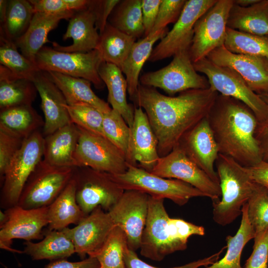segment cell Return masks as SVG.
<instances>
[{
    "label": "cell",
    "mask_w": 268,
    "mask_h": 268,
    "mask_svg": "<svg viewBox=\"0 0 268 268\" xmlns=\"http://www.w3.org/2000/svg\"><path fill=\"white\" fill-rule=\"evenodd\" d=\"M210 87L190 89L177 96H166L156 88L140 83L131 99L144 109L158 141V152L163 157L180 142L184 135L205 118L217 95Z\"/></svg>",
    "instance_id": "6da1fadb"
},
{
    "label": "cell",
    "mask_w": 268,
    "mask_h": 268,
    "mask_svg": "<svg viewBox=\"0 0 268 268\" xmlns=\"http://www.w3.org/2000/svg\"><path fill=\"white\" fill-rule=\"evenodd\" d=\"M206 118L219 153L246 167L262 160L255 136L258 121L246 104L218 94Z\"/></svg>",
    "instance_id": "7a4b0ae2"
},
{
    "label": "cell",
    "mask_w": 268,
    "mask_h": 268,
    "mask_svg": "<svg viewBox=\"0 0 268 268\" xmlns=\"http://www.w3.org/2000/svg\"><path fill=\"white\" fill-rule=\"evenodd\" d=\"M215 167L221 193V199L212 202V218L224 226L232 223L242 214L257 184L251 178L246 167L230 157L219 153Z\"/></svg>",
    "instance_id": "3957f363"
},
{
    "label": "cell",
    "mask_w": 268,
    "mask_h": 268,
    "mask_svg": "<svg viewBox=\"0 0 268 268\" xmlns=\"http://www.w3.org/2000/svg\"><path fill=\"white\" fill-rule=\"evenodd\" d=\"M110 174L113 180L124 191L135 190L152 197L167 199L179 206L185 205L192 198L206 197L204 193L187 183L162 178L129 164L124 173Z\"/></svg>",
    "instance_id": "277c9868"
},
{
    "label": "cell",
    "mask_w": 268,
    "mask_h": 268,
    "mask_svg": "<svg viewBox=\"0 0 268 268\" xmlns=\"http://www.w3.org/2000/svg\"><path fill=\"white\" fill-rule=\"evenodd\" d=\"M44 136L37 131L25 139L7 167L2 181L0 205L4 209L17 205L29 177L43 160Z\"/></svg>",
    "instance_id": "5b68a950"
},
{
    "label": "cell",
    "mask_w": 268,
    "mask_h": 268,
    "mask_svg": "<svg viewBox=\"0 0 268 268\" xmlns=\"http://www.w3.org/2000/svg\"><path fill=\"white\" fill-rule=\"evenodd\" d=\"M193 64L198 72L205 75L211 88L244 103L253 111L259 123L268 121V105L237 72L215 64L206 57Z\"/></svg>",
    "instance_id": "8992f818"
},
{
    "label": "cell",
    "mask_w": 268,
    "mask_h": 268,
    "mask_svg": "<svg viewBox=\"0 0 268 268\" xmlns=\"http://www.w3.org/2000/svg\"><path fill=\"white\" fill-rule=\"evenodd\" d=\"M103 62L97 49L86 53H68L43 46L35 58V64L40 70L84 78L92 83L98 89H102L105 86L99 74V68Z\"/></svg>",
    "instance_id": "52a82bcc"
},
{
    "label": "cell",
    "mask_w": 268,
    "mask_h": 268,
    "mask_svg": "<svg viewBox=\"0 0 268 268\" xmlns=\"http://www.w3.org/2000/svg\"><path fill=\"white\" fill-rule=\"evenodd\" d=\"M75 168L57 167L41 160L27 180L17 205L25 209L49 206L71 180Z\"/></svg>",
    "instance_id": "ba28073f"
},
{
    "label": "cell",
    "mask_w": 268,
    "mask_h": 268,
    "mask_svg": "<svg viewBox=\"0 0 268 268\" xmlns=\"http://www.w3.org/2000/svg\"><path fill=\"white\" fill-rule=\"evenodd\" d=\"M139 81L144 86L159 88L170 96L190 89L210 87L206 76L199 74L196 70L189 50L177 53L166 67L144 73L139 77Z\"/></svg>",
    "instance_id": "9c48e42d"
},
{
    "label": "cell",
    "mask_w": 268,
    "mask_h": 268,
    "mask_svg": "<svg viewBox=\"0 0 268 268\" xmlns=\"http://www.w3.org/2000/svg\"><path fill=\"white\" fill-rule=\"evenodd\" d=\"M73 178L77 202L86 215L98 206L108 212L125 191L113 180L110 173L88 167H75Z\"/></svg>",
    "instance_id": "30bf717a"
},
{
    "label": "cell",
    "mask_w": 268,
    "mask_h": 268,
    "mask_svg": "<svg viewBox=\"0 0 268 268\" xmlns=\"http://www.w3.org/2000/svg\"><path fill=\"white\" fill-rule=\"evenodd\" d=\"M164 200L150 197L139 248L141 255L157 262L177 251L184 250L173 236Z\"/></svg>",
    "instance_id": "8fae6325"
},
{
    "label": "cell",
    "mask_w": 268,
    "mask_h": 268,
    "mask_svg": "<svg viewBox=\"0 0 268 268\" xmlns=\"http://www.w3.org/2000/svg\"><path fill=\"white\" fill-rule=\"evenodd\" d=\"M78 128L79 135L74 155L77 167H88L113 174H122L127 170L125 155L113 143L104 136Z\"/></svg>",
    "instance_id": "7c38bea8"
},
{
    "label": "cell",
    "mask_w": 268,
    "mask_h": 268,
    "mask_svg": "<svg viewBox=\"0 0 268 268\" xmlns=\"http://www.w3.org/2000/svg\"><path fill=\"white\" fill-rule=\"evenodd\" d=\"M234 0H217L196 22L189 49L193 63L206 58L215 49L224 45L227 21Z\"/></svg>",
    "instance_id": "4fadbf2b"
},
{
    "label": "cell",
    "mask_w": 268,
    "mask_h": 268,
    "mask_svg": "<svg viewBox=\"0 0 268 268\" xmlns=\"http://www.w3.org/2000/svg\"><path fill=\"white\" fill-rule=\"evenodd\" d=\"M151 173L187 183L204 193L212 202L219 201L221 196L219 184L194 163L179 144L170 153L160 157Z\"/></svg>",
    "instance_id": "5bb4252c"
},
{
    "label": "cell",
    "mask_w": 268,
    "mask_h": 268,
    "mask_svg": "<svg viewBox=\"0 0 268 268\" xmlns=\"http://www.w3.org/2000/svg\"><path fill=\"white\" fill-rule=\"evenodd\" d=\"M217 0H188L172 29L155 46L148 61L155 62L171 56L178 52L189 50L197 21L206 12Z\"/></svg>",
    "instance_id": "9a60e30c"
},
{
    "label": "cell",
    "mask_w": 268,
    "mask_h": 268,
    "mask_svg": "<svg viewBox=\"0 0 268 268\" xmlns=\"http://www.w3.org/2000/svg\"><path fill=\"white\" fill-rule=\"evenodd\" d=\"M150 197L138 191H125L118 201L108 211L115 224L125 232L128 247L134 251L140 248Z\"/></svg>",
    "instance_id": "2e32d148"
},
{
    "label": "cell",
    "mask_w": 268,
    "mask_h": 268,
    "mask_svg": "<svg viewBox=\"0 0 268 268\" xmlns=\"http://www.w3.org/2000/svg\"><path fill=\"white\" fill-rule=\"evenodd\" d=\"M48 206L25 209L18 205L5 209L6 222L0 226V248L13 253L23 251L11 247L13 239L31 241L44 238L43 229L48 225Z\"/></svg>",
    "instance_id": "e0dca14e"
},
{
    "label": "cell",
    "mask_w": 268,
    "mask_h": 268,
    "mask_svg": "<svg viewBox=\"0 0 268 268\" xmlns=\"http://www.w3.org/2000/svg\"><path fill=\"white\" fill-rule=\"evenodd\" d=\"M116 226L109 213L98 206L75 226L62 231L72 241L75 253L83 260L86 256L94 257Z\"/></svg>",
    "instance_id": "ac0fdd59"
},
{
    "label": "cell",
    "mask_w": 268,
    "mask_h": 268,
    "mask_svg": "<svg viewBox=\"0 0 268 268\" xmlns=\"http://www.w3.org/2000/svg\"><path fill=\"white\" fill-rule=\"evenodd\" d=\"M206 58L217 65L235 71L257 94L268 93V58L235 54L224 45L213 50Z\"/></svg>",
    "instance_id": "d6986e66"
},
{
    "label": "cell",
    "mask_w": 268,
    "mask_h": 268,
    "mask_svg": "<svg viewBox=\"0 0 268 268\" xmlns=\"http://www.w3.org/2000/svg\"><path fill=\"white\" fill-rule=\"evenodd\" d=\"M125 157L128 164L150 172L160 157L156 136L146 113L140 107L134 108V119Z\"/></svg>",
    "instance_id": "ffe728a7"
},
{
    "label": "cell",
    "mask_w": 268,
    "mask_h": 268,
    "mask_svg": "<svg viewBox=\"0 0 268 268\" xmlns=\"http://www.w3.org/2000/svg\"><path fill=\"white\" fill-rule=\"evenodd\" d=\"M179 144L194 163L219 184L214 169L219 149L206 117L189 131Z\"/></svg>",
    "instance_id": "44dd1931"
},
{
    "label": "cell",
    "mask_w": 268,
    "mask_h": 268,
    "mask_svg": "<svg viewBox=\"0 0 268 268\" xmlns=\"http://www.w3.org/2000/svg\"><path fill=\"white\" fill-rule=\"evenodd\" d=\"M32 81L41 98V107L44 116V136L72 123L65 96L46 73L38 71Z\"/></svg>",
    "instance_id": "7402d4cb"
},
{
    "label": "cell",
    "mask_w": 268,
    "mask_h": 268,
    "mask_svg": "<svg viewBox=\"0 0 268 268\" xmlns=\"http://www.w3.org/2000/svg\"><path fill=\"white\" fill-rule=\"evenodd\" d=\"M90 3V2H89ZM96 15L92 8L88 6L76 11L69 19L64 40L72 38L73 43L67 46L52 42L56 50L68 53H86L96 49L100 38L96 27Z\"/></svg>",
    "instance_id": "603a6c76"
},
{
    "label": "cell",
    "mask_w": 268,
    "mask_h": 268,
    "mask_svg": "<svg viewBox=\"0 0 268 268\" xmlns=\"http://www.w3.org/2000/svg\"><path fill=\"white\" fill-rule=\"evenodd\" d=\"M75 12H35L25 33L14 42L21 54L35 64L37 53L45 43L51 42L48 39L49 33L57 26L61 20L70 19Z\"/></svg>",
    "instance_id": "cb8c5ba5"
},
{
    "label": "cell",
    "mask_w": 268,
    "mask_h": 268,
    "mask_svg": "<svg viewBox=\"0 0 268 268\" xmlns=\"http://www.w3.org/2000/svg\"><path fill=\"white\" fill-rule=\"evenodd\" d=\"M79 135L78 127L70 123L44 136L43 160L57 167H77L74 155Z\"/></svg>",
    "instance_id": "d4e9b609"
},
{
    "label": "cell",
    "mask_w": 268,
    "mask_h": 268,
    "mask_svg": "<svg viewBox=\"0 0 268 268\" xmlns=\"http://www.w3.org/2000/svg\"><path fill=\"white\" fill-rule=\"evenodd\" d=\"M86 216L77 202L75 182L72 177L48 206V229L62 230L70 224H78Z\"/></svg>",
    "instance_id": "484cf974"
},
{
    "label": "cell",
    "mask_w": 268,
    "mask_h": 268,
    "mask_svg": "<svg viewBox=\"0 0 268 268\" xmlns=\"http://www.w3.org/2000/svg\"><path fill=\"white\" fill-rule=\"evenodd\" d=\"M167 27L150 33L135 42L120 69L126 75L128 92L131 99L136 95L139 84V74L145 64L148 60L153 49V45L162 39L168 32Z\"/></svg>",
    "instance_id": "4316f807"
},
{
    "label": "cell",
    "mask_w": 268,
    "mask_h": 268,
    "mask_svg": "<svg viewBox=\"0 0 268 268\" xmlns=\"http://www.w3.org/2000/svg\"><path fill=\"white\" fill-rule=\"evenodd\" d=\"M45 72L63 94L68 105L87 103L103 114L112 110L108 103L93 91L89 81L54 71Z\"/></svg>",
    "instance_id": "83f0119b"
},
{
    "label": "cell",
    "mask_w": 268,
    "mask_h": 268,
    "mask_svg": "<svg viewBox=\"0 0 268 268\" xmlns=\"http://www.w3.org/2000/svg\"><path fill=\"white\" fill-rule=\"evenodd\" d=\"M227 27L244 33L268 37V0H259L247 7L234 2L229 13Z\"/></svg>",
    "instance_id": "f1b7e54d"
},
{
    "label": "cell",
    "mask_w": 268,
    "mask_h": 268,
    "mask_svg": "<svg viewBox=\"0 0 268 268\" xmlns=\"http://www.w3.org/2000/svg\"><path fill=\"white\" fill-rule=\"evenodd\" d=\"M99 74L107 87L108 101L112 108L120 113L131 128L134 109L127 102L128 83L121 69L114 64L104 61L100 66Z\"/></svg>",
    "instance_id": "f546056e"
},
{
    "label": "cell",
    "mask_w": 268,
    "mask_h": 268,
    "mask_svg": "<svg viewBox=\"0 0 268 268\" xmlns=\"http://www.w3.org/2000/svg\"><path fill=\"white\" fill-rule=\"evenodd\" d=\"M44 235L39 242L26 241L23 253L33 260L51 261L66 259L75 253L72 241L62 230L48 229L44 232Z\"/></svg>",
    "instance_id": "4dcf8cb0"
},
{
    "label": "cell",
    "mask_w": 268,
    "mask_h": 268,
    "mask_svg": "<svg viewBox=\"0 0 268 268\" xmlns=\"http://www.w3.org/2000/svg\"><path fill=\"white\" fill-rule=\"evenodd\" d=\"M44 120L32 105L0 109V129L25 139L44 127Z\"/></svg>",
    "instance_id": "1f68e13d"
},
{
    "label": "cell",
    "mask_w": 268,
    "mask_h": 268,
    "mask_svg": "<svg viewBox=\"0 0 268 268\" xmlns=\"http://www.w3.org/2000/svg\"><path fill=\"white\" fill-rule=\"evenodd\" d=\"M33 81L0 66V109L32 105L37 93Z\"/></svg>",
    "instance_id": "d6a6232c"
},
{
    "label": "cell",
    "mask_w": 268,
    "mask_h": 268,
    "mask_svg": "<svg viewBox=\"0 0 268 268\" xmlns=\"http://www.w3.org/2000/svg\"><path fill=\"white\" fill-rule=\"evenodd\" d=\"M100 38L96 49L103 61L120 68L127 58L136 39L130 36L107 22Z\"/></svg>",
    "instance_id": "836d02e7"
},
{
    "label": "cell",
    "mask_w": 268,
    "mask_h": 268,
    "mask_svg": "<svg viewBox=\"0 0 268 268\" xmlns=\"http://www.w3.org/2000/svg\"><path fill=\"white\" fill-rule=\"evenodd\" d=\"M247 209L246 203L242 209V218L237 232L234 236L226 237L227 251L224 256L203 268H242L240 260L243 250L255 236V232L248 217Z\"/></svg>",
    "instance_id": "e575fe53"
},
{
    "label": "cell",
    "mask_w": 268,
    "mask_h": 268,
    "mask_svg": "<svg viewBox=\"0 0 268 268\" xmlns=\"http://www.w3.org/2000/svg\"><path fill=\"white\" fill-rule=\"evenodd\" d=\"M108 22L121 32L136 39L144 35L141 0H120Z\"/></svg>",
    "instance_id": "d590c367"
},
{
    "label": "cell",
    "mask_w": 268,
    "mask_h": 268,
    "mask_svg": "<svg viewBox=\"0 0 268 268\" xmlns=\"http://www.w3.org/2000/svg\"><path fill=\"white\" fill-rule=\"evenodd\" d=\"M29 0H8L4 22L0 26V34L15 42L27 30L35 13Z\"/></svg>",
    "instance_id": "8d00e7d4"
},
{
    "label": "cell",
    "mask_w": 268,
    "mask_h": 268,
    "mask_svg": "<svg viewBox=\"0 0 268 268\" xmlns=\"http://www.w3.org/2000/svg\"><path fill=\"white\" fill-rule=\"evenodd\" d=\"M128 248L125 232L120 227L116 226L94 258L98 260L102 267L126 268L124 257Z\"/></svg>",
    "instance_id": "74e56055"
},
{
    "label": "cell",
    "mask_w": 268,
    "mask_h": 268,
    "mask_svg": "<svg viewBox=\"0 0 268 268\" xmlns=\"http://www.w3.org/2000/svg\"><path fill=\"white\" fill-rule=\"evenodd\" d=\"M225 47L235 53L268 59V37L251 34L227 27Z\"/></svg>",
    "instance_id": "f35d334b"
},
{
    "label": "cell",
    "mask_w": 268,
    "mask_h": 268,
    "mask_svg": "<svg viewBox=\"0 0 268 268\" xmlns=\"http://www.w3.org/2000/svg\"><path fill=\"white\" fill-rule=\"evenodd\" d=\"M15 43L0 34V63L15 75L32 80L40 70L36 65L18 51Z\"/></svg>",
    "instance_id": "ab89813d"
},
{
    "label": "cell",
    "mask_w": 268,
    "mask_h": 268,
    "mask_svg": "<svg viewBox=\"0 0 268 268\" xmlns=\"http://www.w3.org/2000/svg\"><path fill=\"white\" fill-rule=\"evenodd\" d=\"M67 109L72 123L89 132L105 137L103 130L104 114L101 112L85 103L67 104Z\"/></svg>",
    "instance_id": "60d3db41"
},
{
    "label": "cell",
    "mask_w": 268,
    "mask_h": 268,
    "mask_svg": "<svg viewBox=\"0 0 268 268\" xmlns=\"http://www.w3.org/2000/svg\"><path fill=\"white\" fill-rule=\"evenodd\" d=\"M103 130L104 136L125 155L131 135V128L122 116L116 110L103 115Z\"/></svg>",
    "instance_id": "b9f144b4"
},
{
    "label": "cell",
    "mask_w": 268,
    "mask_h": 268,
    "mask_svg": "<svg viewBox=\"0 0 268 268\" xmlns=\"http://www.w3.org/2000/svg\"><path fill=\"white\" fill-rule=\"evenodd\" d=\"M248 217L256 233L268 228V189L257 184L247 202Z\"/></svg>",
    "instance_id": "7bdbcfd3"
},
{
    "label": "cell",
    "mask_w": 268,
    "mask_h": 268,
    "mask_svg": "<svg viewBox=\"0 0 268 268\" xmlns=\"http://www.w3.org/2000/svg\"><path fill=\"white\" fill-rule=\"evenodd\" d=\"M35 12L59 13L87 8L90 0H29Z\"/></svg>",
    "instance_id": "ee69618b"
},
{
    "label": "cell",
    "mask_w": 268,
    "mask_h": 268,
    "mask_svg": "<svg viewBox=\"0 0 268 268\" xmlns=\"http://www.w3.org/2000/svg\"><path fill=\"white\" fill-rule=\"evenodd\" d=\"M226 246L222 248L218 252L207 257L193 261L186 264L170 268H199L201 267H206L217 262ZM126 268H159L150 265L141 260L135 251L129 248L126 250L124 257Z\"/></svg>",
    "instance_id": "f6af8a7d"
},
{
    "label": "cell",
    "mask_w": 268,
    "mask_h": 268,
    "mask_svg": "<svg viewBox=\"0 0 268 268\" xmlns=\"http://www.w3.org/2000/svg\"><path fill=\"white\" fill-rule=\"evenodd\" d=\"M24 139L0 129V178L2 181L10 162L21 147Z\"/></svg>",
    "instance_id": "bcb514c9"
},
{
    "label": "cell",
    "mask_w": 268,
    "mask_h": 268,
    "mask_svg": "<svg viewBox=\"0 0 268 268\" xmlns=\"http://www.w3.org/2000/svg\"><path fill=\"white\" fill-rule=\"evenodd\" d=\"M186 2V0H162L151 33L166 28L169 24L175 23L178 19Z\"/></svg>",
    "instance_id": "7dc6e473"
},
{
    "label": "cell",
    "mask_w": 268,
    "mask_h": 268,
    "mask_svg": "<svg viewBox=\"0 0 268 268\" xmlns=\"http://www.w3.org/2000/svg\"><path fill=\"white\" fill-rule=\"evenodd\" d=\"M251 256L244 268H268V228L256 233Z\"/></svg>",
    "instance_id": "c3c4849f"
},
{
    "label": "cell",
    "mask_w": 268,
    "mask_h": 268,
    "mask_svg": "<svg viewBox=\"0 0 268 268\" xmlns=\"http://www.w3.org/2000/svg\"><path fill=\"white\" fill-rule=\"evenodd\" d=\"M169 224L174 239L184 250L187 248L188 240L190 236H203L205 234L203 227L183 219L170 217Z\"/></svg>",
    "instance_id": "681fc988"
},
{
    "label": "cell",
    "mask_w": 268,
    "mask_h": 268,
    "mask_svg": "<svg viewBox=\"0 0 268 268\" xmlns=\"http://www.w3.org/2000/svg\"><path fill=\"white\" fill-rule=\"evenodd\" d=\"M120 0H90L89 5L96 15V27L101 33L107 22L108 18Z\"/></svg>",
    "instance_id": "f907efd6"
},
{
    "label": "cell",
    "mask_w": 268,
    "mask_h": 268,
    "mask_svg": "<svg viewBox=\"0 0 268 268\" xmlns=\"http://www.w3.org/2000/svg\"><path fill=\"white\" fill-rule=\"evenodd\" d=\"M162 0H141L144 37L151 33Z\"/></svg>",
    "instance_id": "816d5d0a"
},
{
    "label": "cell",
    "mask_w": 268,
    "mask_h": 268,
    "mask_svg": "<svg viewBox=\"0 0 268 268\" xmlns=\"http://www.w3.org/2000/svg\"><path fill=\"white\" fill-rule=\"evenodd\" d=\"M100 265L94 257H88L79 262H70L66 259L51 261L44 268H99Z\"/></svg>",
    "instance_id": "f5cc1de1"
},
{
    "label": "cell",
    "mask_w": 268,
    "mask_h": 268,
    "mask_svg": "<svg viewBox=\"0 0 268 268\" xmlns=\"http://www.w3.org/2000/svg\"><path fill=\"white\" fill-rule=\"evenodd\" d=\"M246 169L252 180L257 184L268 187V162L262 160Z\"/></svg>",
    "instance_id": "db71d44e"
},
{
    "label": "cell",
    "mask_w": 268,
    "mask_h": 268,
    "mask_svg": "<svg viewBox=\"0 0 268 268\" xmlns=\"http://www.w3.org/2000/svg\"><path fill=\"white\" fill-rule=\"evenodd\" d=\"M255 136L261 150L262 160L268 162V121L258 123Z\"/></svg>",
    "instance_id": "11a10c76"
},
{
    "label": "cell",
    "mask_w": 268,
    "mask_h": 268,
    "mask_svg": "<svg viewBox=\"0 0 268 268\" xmlns=\"http://www.w3.org/2000/svg\"><path fill=\"white\" fill-rule=\"evenodd\" d=\"M8 0H0V25L3 24L5 21L7 8Z\"/></svg>",
    "instance_id": "9f6ffc18"
},
{
    "label": "cell",
    "mask_w": 268,
    "mask_h": 268,
    "mask_svg": "<svg viewBox=\"0 0 268 268\" xmlns=\"http://www.w3.org/2000/svg\"><path fill=\"white\" fill-rule=\"evenodd\" d=\"M259 0H234V3L242 7L249 6Z\"/></svg>",
    "instance_id": "6f0895ef"
},
{
    "label": "cell",
    "mask_w": 268,
    "mask_h": 268,
    "mask_svg": "<svg viewBox=\"0 0 268 268\" xmlns=\"http://www.w3.org/2000/svg\"><path fill=\"white\" fill-rule=\"evenodd\" d=\"M7 219V215L4 211H0V226L3 225Z\"/></svg>",
    "instance_id": "680465c9"
},
{
    "label": "cell",
    "mask_w": 268,
    "mask_h": 268,
    "mask_svg": "<svg viewBox=\"0 0 268 268\" xmlns=\"http://www.w3.org/2000/svg\"><path fill=\"white\" fill-rule=\"evenodd\" d=\"M261 98L268 105V93L259 95Z\"/></svg>",
    "instance_id": "91938a15"
},
{
    "label": "cell",
    "mask_w": 268,
    "mask_h": 268,
    "mask_svg": "<svg viewBox=\"0 0 268 268\" xmlns=\"http://www.w3.org/2000/svg\"><path fill=\"white\" fill-rule=\"evenodd\" d=\"M99 268H104V267H100Z\"/></svg>",
    "instance_id": "94428289"
},
{
    "label": "cell",
    "mask_w": 268,
    "mask_h": 268,
    "mask_svg": "<svg viewBox=\"0 0 268 268\" xmlns=\"http://www.w3.org/2000/svg\"></svg>",
    "instance_id": "6125c7cd"
},
{
    "label": "cell",
    "mask_w": 268,
    "mask_h": 268,
    "mask_svg": "<svg viewBox=\"0 0 268 268\" xmlns=\"http://www.w3.org/2000/svg\"><path fill=\"white\" fill-rule=\"evenodd\" d=\"M268 189V187H267Z\"/></svg>",
    "instance_id": "be15d7a7"
}]
</instances>
